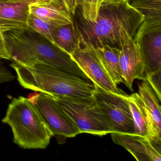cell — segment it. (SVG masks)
<instances>
[{
    "mask_svg": "<svg viewBox=\"0 0 161 161\" xmlns=\"http://www.w3.org/2000/svg\"><path fill=\"white\" fill-rule=\"evenodd\" d=\"M70 55L94 85L107 92L127 95L110 78L91 45L80 43V46Z\"/></svg>",
    "mask_w": 161,
    "mask_h": 161,
    "instance_id": "obj_9",
    "label": "cell"
},
{
    "mask_svg": "<svg viewBox=\"0 0 161 161\" xmlns=\"http://www.w3.org/2000/svg\"><path fill=\"white\" fill-rule=\"evenodd\" d=\"M24 3L4 1L0 2V30L27 29L30 14L29 5Z\"/></svg>",
    "mask_w": 161,
    "mask_h": 161,
    "instance_id": "obj_14",
    "label": "cell"
},
{
    "mask_svg": "<svg viewBox=\"0 0 161 161\" xmlns=\"http://www.w3.org/2000/svg\"></svg>",
    "mask_w": 161,
    "mask_h": 161,
    "instance_id": "obj_29",
    "label": "cell"
},
{
    "mask_svg": "<svg viewBox=\"0 0 161 161\" xmlns=\"http://www.w3.org/2000/svg\"><path fill=\"white\" fill-rule=\"evenodd\" d=\"M29 12L54 26L73 22V17L62 0H43L31 3Z\"/></svg>",
    "mask_w": 161,
    "mask_h": 161,
    "instance_id": "obj_13",
    "label": "cell"
},
{
    "mask_svg": "<svg viewBox=\"0 0 161 161\" xmlns=\"http://www.w3.org/2000/svg\"><path fill=\"white\" fill-rule=\"evenodd\" d=\"M72 16L80 43L94 48L108 45L119 49L127 41L135 38L145 18L127 1L102 5L95 22L84 19L79 6Z\"/></svg>",
    "mask_w": 161,
    "mask_h": 161,
    "instance_id": "obj_1",
    "label": "cell"
},
{
    "mask_svg": "<svg viewBox=\"0 0 161 161\" xmlns=\"http://www.w3.org/2000/svg\"><path fill=\"white\" fill-rule=\"evenodd\" d=\"M102 3L103 0H81L79 8L84 19L88 22H95Z\"/></svg>",
    "mask_w": 161,
    "mask_h": 161,
    "instance_id": "obj_20",
    "label": "cell"
},
{
    "mask_svg": "<svg viewBox=\"0 0 161 161\" xmlns=\"http://www.w3.org/2000/svg\"><path fill=\"white\" fill-rule=\"evenodd\" d=\"M52 36L53 44L69 54H72L80 45L73 21L68 24L53 26Z\"/></svg>",
    "mask_w": 161,
    "mask_h": 161,
    "instance_id": "obj_16",
    "label": "cell"
},
{
    "mask_svg": "<svg viewBox=\"0 0 161 161\" xmlns=\"http://www.w3.org/2000/svg\"><path fill=\"white\" fill-rule=\"evenodd\" d=\"M139 96L149 119L148 138L154 145L161 146L160 101L146 79L138 84Z\"/></svg>",
    "mask_w": 161,
    "mask_h": 161,
    "instance_id": "obj_12",
    "label": "cell"
},
{
    "mask_svg": "<svg viewBox=\"0 0 161 161\" xmlns=\"http://www.w3.org/2000/svg\"><path fill=\"white\" fill-rule=\"evenodd\" d=\"M66 7L72 15H74L77 8L80 6L81 0H62Z\"/></svg>",
    "mask_w": 161,
    "mask_h": 161,
    "instance_id": "obj_24",
    "label": "cell"
},
{
    "mask_svg": "<svg viewBox=\"0 0 161 161\" xmlns=\"http://www.w3.org/2000/svg\"><path fill=\"white\" fill-rule=\"evenodd\" d=\"M128 4L139 11L146 19H161V0H127Z\"/></svg>",
    "mask_w": 161,
    "mask_h": 161,
    "instance_id": "obj_18",
    "label": "cell"
},
{
    "mask_svg": "<svg viewBox=\"0 0 161 161\" xmlns=\"http://www.w3.org/2000/svg\"><path fill=\"white\" fill-rule=\"evenodd\" d=\"M41 1H43V0H6V1L11 2L24 3H29V4L38 2Z\"/></svg>",
    "mask_w": 161,
    "mask_h": 161,
    "instance_id": "obj_26",
    "label": "cell"
},
{
    "mask_svg": "<svg viewBox=\"0 0 161 161\" xmlns=\"http://www.w3.org/2000/svg\"><path fill=\"white\" fill-rule=\"evenodd\" d=\"M76 123L81 133L106 135L113 132L110 121L93 96L70 97L51 95Z\"/></svg>",
    "mask_w": 161,
    "mask_h": 161,
    "instance_id": "obj_5",
    "label": "cell"
},
{
    "mask_svg": "<svg viewBox=\"0 0 161 161\" xmlns=\"http://www.w3.org/2000/svg\"><path fill=\"white\" fill-rule=\"evenodd\" d=\"M134 125L136 134L147 137L149 119L147 112L138 93L126 97Z\"/></svg>",
    "mask_w": 161,
    "mask_h": 161,
    "instance_id": "obj_17",
    "label": "cell"
},
{
    "mask_svg": "<svg viewBox=\"0 0 161 161\" xmlns=\"http://www.w3.org/2000/svg\"><path fill=\"white\" fill-rule=\"evenodd\" d=\"M145 77L158 99L161 101V69L145 75Z\"/></svg>",
    "mask_w": 161,
    "mask_h": 161,
    "instance_id": "obj_21",
    "label": "cell"
},
{
    "mask_svg": "<svg viewBox=\"0 0 161 161\" xmlns=\"http://www.w3.org/2000/svg\"><path fill=\"white\" fill-rule=\"evenodd\" d=\"M6 0H0V2H3L6 1Z\"/></svg>",
    "mask_w": 161,
    "mask_h": 161,
    "instance_id": "obj_27",
    "label": "cell"
},
{
    "mask_svg": "<svg viewBox=\"0 0 161 161\" xmlns=\"http://www.w3.org/2000/svg\"><path fill=\"white\" fill-rule=\"evenodd\" d=\"M114 143L124 147L138 161H161V147L136 134L111 133Z\"/></svg>",
    "mask_w": 161,
    "mask_h": 161,
    "instance_id": "obj_10",
    "label": "cell"
},
{
    "mask_svg": "<svg viewBox=\"0 0 161 161\" xmlns=\"http://www.w3.org/2000/svg\"><path fill=\"white\" fill-rule=\"evenodd\" d=\"M0 59L11 60L10 55L6 48L3 34L0 31Z\"/></svg>",
    "mask_w": 161,
    "mask_h": 161,
    "instance_id": "obj_23",
    "label": "cell"
},
{
    "mask_svg": "<svg viewBox=\"0 0 161 161\" xmlns=\"http://www.w3.org/2000/svg\"><path fill=\"white\" fill-rule=\"evenodd\" d=\"M2 122L11 128L13 142L25 149H46L53 136L35 105L24 97L13 98Z\"/></svg>",
    "mask_w": 161,
    "mask_h": 161,
    "instance_id": "obj_4",
    "label": "cell"
},
{
    "mask_svg": "<svg viewBox=\"0 0 161 161\" xmlns=\"http://www.w3.org/2000/svg\"><path fill=\"white\" fill-rule=\"evenodd\" d=\"M142 56L145 75L161 69V19H146L134 38Z\"/></svg>",
    "mask_w": 161,
    "mask_h": 161,
    "instance_id": "obj_8",
    "label": "cell"
},
{
    "mask_svg": "<svg viewBox=\"0 0 161 161\" xmlns=\"http://www.w3.org/2000/svg\"><path fill=\"white\" fill-rule=\"evenodd\" d=\"M93 47L101 64L113 81L116 85L124 83L120 65V49L108 45Z\"/></svg>",
    "mask_w": 161,
    "mask_h": 161,
    "instance_id": "obj_15",
    "label": "cell"
},
{
    "mask_svg": "<svg viewBox=\"0 0 161 161\" xmlns=\"http://www.w3.org/2000/svg\"><path fill=\"white\" fill-rule=\"evenodd\" d=\"M120 50V65L124 84L133 91L134 80L145 79L144 62L134 38L127 41Z\"/></svg>",
    "mask_w": 161,
    "mask_h": 161,
    "instance_id": "obj_11",
    "label": "cell"
},
{
    "mask_svg": "<svg viewBox=\"0 0 161 161\" xmlns=\"http://www.w3.org/2000/svg\"><path fill=\"white\" fill-rule=\"evenodd\" d=\"M127 1V0H103L102 5L117 4Z\"/></svg>",
    "mask_w": 161,
    "mask_h": 161,
    "instance_id": "obj_25",
    "label": "cell"
},
{
    "mask_svg": "<svg viewBox=\"0 0 161 161\" xmlns=\"http://www.w3.org/2000/svg\"><path fill=\"white\" fill-rule=\"evenodd\" d=\"M21 86L36 92L70 97L92 96L95 85L80 76L44 64L25 66L11 64Z\"/></svg>",
    "mask_w": 161,
    "mask_h": 161,
    "instance_id": "obj_3",
    "label": "cell"
},
{
    "mask_svg": "<svg viewBox=\"0 0 161 161\" xmlns=\"http://www.w3.org/2000/svg\"><path fill=\"white\" fill-rule=\"evenodd\" d=\"M30 96L31 98L28 99L35 105L58 143H64L67 137H74L81 133L76 123L51 95L39 92Z\"/></svg>",
    "mask_w": 161,
    "mask_h": 161,
    "instance_id": "obj_6",
    "label": "cell"
},
{
    "mask_svg": "<svg viewBox=\"0 0 161 161\" xmlns=\"http://www.w3.org/2000/svg\"><path fill=\"white\" fill-rule=\"evenodd\" d=\"M92 96L107 116L113 132L135 134L133 120L126 98L128 95L122 96L107 92L95 85Z\"/></svg>",
    "mask_w": 161,
    "mask_h": 161,
    "instance_id": "obj_7",
    "label": "cell"
},
{
    "mask_svg": "<svg viewBox=\"0 0 161 161\" xmlns=\"http://www.w3.org/2000/svg\"><path fill=\"white\" fill-rule=\"evenodd\" d=\"M15 77L13 73L0 63V84L14 80Z\"/></svg>",
    "mask_w": 161,
    "mask_h": 161,
    "instance_id": "obj_22",
    "label": "cell"
},
{
    "mask_svg": "<svg viewBox=\"0 0 161 161\" xmlns=\"http://www.w3.org/2000/svg\"><path fill=\"white\" fill-rule=\"evenodd\" d=\"M0 31H1V30H0ZM2 32V31H1Z\"/></svg>",
    "mask_w": 161,
    "mask_h": 161,
    "instance_id": "obj_28",
    "label": "cell"
},
{
    "mask_svg": "<svg viewBox=\"0 0 161 161\" xmlns=\"http://www.w3.org/2000/svg\"><path fill=\"white\" fill-rule=\"evenodd\" d=\"M54 26L32 14H30L28 17V29L39 34L53 43L52 31Z\"/></svg>",
    "mask_w": 161,
    "mask_h": 161,
    "instance_id": "obj_19",
    "label": "cell"
},
{
    "mask_svg": "<svg viewBox=\"0 0 161 161\" xmlns=\"http://www.w3.org/2000/svg\"><path fill=\"white\" fill-rule=\"evenodd\" d=\"M11 61L22 66L44 64L90 81L70 54L29 29L3 32Z\"/></svg>",
    "mask_w": 161,
    "mask_h": 161,
    "instance_id": "obj_2",
    "label": "cell"
}]
</instances>
